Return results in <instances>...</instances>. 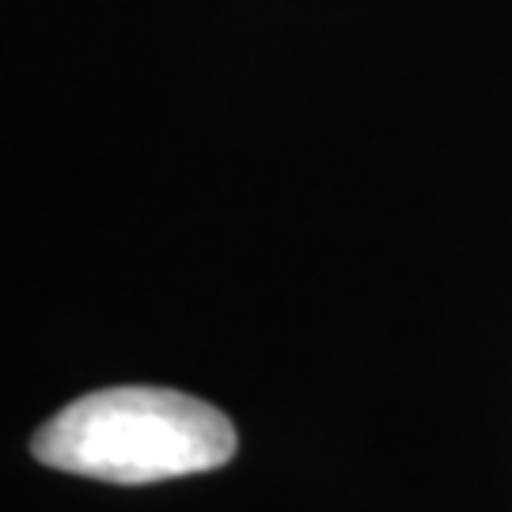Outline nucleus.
Here are the masks:
<instances>
[{
  "label": "nucleus",
  "mask_w": 512,
  "mask_h": 512,
  "mask_svg": "<svg viewBox=\"0 0 512 512\" xmlns=\"http://www.w3.org/2000/svg\"><path fill=\"white\" fill-rule=\"evenodd\" d=\"M236 444V425L202 399L167 387H103L46 421L31 452L54 471L145 486L217 471Z\"/></svg>",
  "instance_id": "nucleus-1"
}]
</instances>
